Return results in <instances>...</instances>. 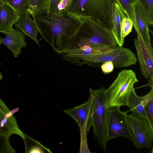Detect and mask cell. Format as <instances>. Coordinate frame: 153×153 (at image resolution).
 Segmentation results:
<instances>
[{
	"instance_id": "1",
	"label": "cell",
	"mask_w": 153,
	"mask_h": 153,
	"mask_svg": "<svg viewBox=\"0 0 153 153\" xmlns=\"http://www.w3.org/2000/svg\"><path fill=\"white\" fill-rule=\"evenodd\" d=\"M42 37L60 54L68 50L70 39L81 20L65 12L56 14L46 10L32 16Z\"/></svg>"
},
{
	"instance_id": "2",
	"label": "cell",
	"mask_w": 153,
	"mask_h": 153,
	"mask_svg": "<svg viewBox=\"0 0 153 153\" xmlns=\"http://www.w3.org/2000/svg\"><path fill=\"white\" fill-rule=\"evenodd\" d=\"M81 20L71 38L69 49L86 45L108 48L117 46L111 30L91 17H84Z\"/></svg>"
},
{
	"instance_id": "3",
	"label": "cell",
	"mask_w": 153,
	"mask_h": 153,
	"mask_svg": "<svg viewBox=\"0 0 153 153\" xmlns=\"http://www.w3.org/2000/svg\"><path fill=\"white\" fill-rule=\"evenodd\" d=\"M106 89L102 87L97 90L89 89L91 105L89 120L90 127L92 128L95 140L105 152L107 140L108 110L109 107Z\"/></svg>"
},
{
	"instance_id": "4",
	"label": "cell",
	"mask_w": 153,
	"mask_h": 153,
	"mask_svg": "<svg viewBox=\"0 0 153 153\" xmlns=\"http://www.w3.org/2000/svg\"><path fill=\"white\" fill-rule=\"evenodd\" d=\"M114 2V0H70L64 11L81 19L91 17L111 30Z\"/></svg>"
},
{
	"instance_id": "5",
	"label": "cell",
	"mask_w": 153,
	"mask_h": 153,
	"mask_svg": "<svg viewBox=\"0 0 153 153\" xmlns=\"http://www.w3.org/2000/svg\"><path fill=\"white\" fill-rule=\"evenodd\" d=\"M138 82L133 70L124 69L120 71L106 90L109 106H126L134 85Z\"/></svg>"
},
{
	"instance_id": "6",
	"label": "cell",
	"mask_w": 153,
	"mask_h": 153,
	"mask_svg": "<svg viewBox=\"0 0 153 153\" xmlns=\"http://www.w3.org/2000/svg\"><path fill=\"white\" fill-rule=\"evenodd\" d=\"M135 55L129 49L117 46L112 51L105 53L87 58L81 63L93 67H100L103 62H112L115 68L129 67L136 64Z\"/></svg>"
},
{
	"instance_id": "7",
	"label": "cell",
	"mask_w": 153,
	"mask_h": 153,
	"mask_svg": "<svg viewBox=\"0 0 153 153\" xmlns=\"http://www.w3.org/2000/svg\"><path fill=\"white\" fill-rule=\"evenodd\" d=\"M119 106H109L108 110L107 140L122 137L134 144L133 134L129 127L126 112L120 110Z\"/></svg>"
},
{
	"instance_id": "8",
	"label": "cell",
	"mask_w": 153,
	"mask_h": 153,
	"mask_svg": "<svg viewBox=\"0 0 153 153\" xmlns=\"http://www.w3.org/2000/svg\"><path fill=\"white\" fill-rule=\"evenodd\" d=\"M127 117L136 147L138 149L150 148L153 140V127L148 121L145 118L137 117L132 114H127Z\"/></svg>"
},
{
	"instance_id": "9",
	"label": "cell",
	"mask_w": 153,
	"mask_h": 153,
	"mask_svg": "<svg viewBox=\"0 0 153 153\" xmlns=\"http://www.w3.org/2000/svg\"><path fill=\"white\" fill-rule=\"evenodd\" d=\"M141 74L147 79H153V48L148 45L139 33L134 39Z\"/></svg>"
},
{
	"instance_id": "10",
	"label": "cell",
	"mask_w": 153,
	"mask_h": 153,
	"mask_svg": "<svg viewBox=\"0 0 153 153\" xmlns=\"http://www.w3.org/2000/svg\"><path fill=\"white\" fill-rule=\"evenodd\" d=\"M115 47L86 45L76 48L69 49L60 54L64 60L75 65L80 66L81 62L85 59L108 53L114 50Z\"/></svg>"
},
{
	"instance_id": "11",
	"label": "cell",
	"mask_w": 153,
	"mask_h": 153,
	"mask_svg": "<svg viewBox=\"0 0 153 153\" xmlns=\"http://www.w3.org/2000/svg\"><path fill=\"white\" fill-rule=\"evenodd\" d=\"M13 134L24 137L13 113L0 98V136L10 137Z\"/></svg>"
},
{
	"instance_id": "12",
	"label": "cell",
	"mask_w": 153,
	"mask_h": 153,
	"mask_svg": "<svg viewBox=\"0 0 153 153\" xmlns=\"http://www.w3.org/2000/svg\"><path fill=\"white\" fill-rule=\"evenodd\" d=\"M91 105V99L89 96L85 102L73 108L63 110L64 112L70 116L76 121L80 131L86 130L88 132L91 127L89 120Z\"/></svg>"
},
{
	"instance_id": "13",
	"label": "cell",
	"mask_w": 153,
	"mask_h": 153,
	"mask_svg": "<svg viewBox=\"0 0 153 153\" xmlns=\"http://www.w3.org/2000/svg\"><path fill=\"white\" fill-rule=\"evenodd\" d=\"M5 36L2 38L1 44L6 46L15 57H18L27 44L25 41V35L18 29L4 33Z\"/></svg>"
},
{
	"instance_id": "14",
	"label": "cell",
	"mask_w": 153,
	"mask_h": 153,
	"mask_svg": "<svg viewBox=\"0 0 153 153\" xmlns=\"http://www.w3.org/2000/svg\"><path fill=\"white\" fill-rule=\"evenodd\" d=\"M20 17L11 7L0 0V32L4 33L11 31Z\"/></svg>"
},
{
	"instance_id": "15",
	"label": "cell",
	"mask_w": 153,
	"mask_h": 153,
	"mask_svg": "<svg viewBox=\"0 0 153 153\" xmlns=\"http://www.w3.org/2000/svg\"><path fill=\"white\" fill-rule=\"evenodd\" d=\"M126 17L123 10L118 4L114 2L112 8V23L111 31L117 45L123 46L124 41L121 30V24L123 19Z\"/></svg>"
},
{
	"instance_id": "16",
	"label": "cell",
	"mask_w": 153,
	"mask_h": 153,
	"mask_svg": "<svg viewBox=\"0 0 153 153\" xmlns=\"http://www.w3.org/2000/svg\"><path fill=\"white\" fill-rule=\"evenodd\" d=\"M30 15L28 12L21 15L19 21L14 24V26L39 46L40 44L37 37L39 31L34 20L31 19Z\"/></svg>"
},
{
	"instance_id": "17",
	"label": "cell",
	"mask_w": 153,
	"mask_h": 153,
	"mask_svg": "<svg viewBox=\"0 0 153 153\" xmlns=\"http://www.w3.org/2000/svg\"><path fill=\"white\" fill-rule=\"evenodd\" d=\"M126 106L129 108L134 115L139 118H145L148 121L144 107L142 103L141 97L137 95L134 88L131 93Z\"/></svg>"
},
{
	"instance_id": "18",
	"label": "cell",
	"mask_w": 153,
	"mask_h": 153,
	"mask_svg": "<svg viewBox=\"0 0 153 153\" xmlns=\"http://www.w3.org/2000/svg\"><path fill=\"white\" fill-rule=\"evenodd\" d=\"M135 12L138 31L142 36L145 43L148 45H151L149 33V26L142 15L137 2L135 5Z\"/></svg>"
},
{
	"instance_id": "19",
	"label": "cell",
	"mask_w": 153,
	"mask_h": 153,
	"mask_svg": "<svg viewBox=\"0 0 153 153\" xmlns=\"http://www.w3.org/2000/svg\"><path fill=\"white\" fill-rule=\"evenodd\" d=\"M133 23L137 32L138 28L135 16V5L137 0H114Z\"/></svg>"
},
{
	"instance_id": "20",
	"label": "cell",
	"mask_w": 153,
	"mask_h": 153,
	"mask_svg": "<svg viewBox=\"0 0 153 153\" xmlns=\"http://www.w3.org/2000/svg\"><path fill=\"white\" fill-rule=\"evenodd\" d=\"M140 10L149 26L153 25V0H137Z\"/></svg>"
},
{
	"instance_id": "21",
	"label": "cell",
	"mask_w": 153,
	"mask_h": 153,
	"mask_svg": "<svg viewBox=\"0 0 153 153\" xmlns=\"http://www.w3.org/2000/svg\"><path fill=\"white\" fill-rule=\"evenodd\" d=\"M23 139L25 146L26 153L44 152V150L51 153L47 149L39 142L23 132Z\"/></svg>"
},
{
	"instance_id": "22",
	"label": "cell",
	"mask_w": 153,
	"mask_h": 153,
	"mask_svg": "<svg viewBox=\"0 0 153 153\" xmlns=\"http://www.w3.org/2000/svg\"><path fill=\"white\" fill-rule=\"evenodd\" d=\"M11 7L20 16L28 12L29 0H1Z\"/></svg>"
},
{
	"instance_id": "23",
	"label": "cell",
	"mask_w": 153,
	"mask_h": 153,
	"mask_svg": "<svg viewBox=\"0 0 153 153\" xmlns=\"http://www.w3.org/2000/svg\"><path fill=\"white\" fill-rule=\"evenodd\" d=\"M48 0H29L28 13L32 16L47 10Z\"/></svg>"
},
{
	"instance_id": "24",
	"label": "cell",
	"mask_w": 153,
	"mask_h": 153,
	"mask_svg": "<svg viewBox=\"0 0 153 153\" xmlns=\"http://www.w3.org/2000/svg\"><path fill=\"white\" fill-rule=\"evenodd\" d=\"M10 137L0 136V153H15V149L11 146L10 141Z\"/></svg>"
},
{
	"instance_id": "25",
	"label": "cell",
	"mask_w": 153,
	"mask_h": 153,
	"mask_svg": "<svg viewBox=\"0 0 153 153\" xmlns=\"http://www.w3.org/2000/svg\"><path fill=\"white\" fill-rule=\"evenodd\" d=\"M133 26L132 22L128 17L126 16L123 19L121 24V30L124 38L131 32Z\"/></svg>"
},
{
	"instance_id": "26",
	"label": "cell",
	"mask_w": 153,
	"mask_h": 153,
	"mask_svg": "<svg viewBox=\"0 0 153 153\" xmlns=\"http://www.w3.org/2000/svg\"><path fill=\"white\" fill-rule=\"evenodd\" d=\"M80 147L79 153H90L87 144V132L85 131H80Z\"/></svg>"
},
{
	"instance_id": "27",
	"label": "cell",
	"mask_w": 153,
	"mask_h": 153,
	"mask_svg": "<svg viewBox=\"0 0 153 153\" xmlns=\"http://www.w3.org/2000/svg\"><path fill=\"white\" fill-rule=\"evenodd\" d=\"M62 0H48L46 10L47 11L56 14H61L64 12L60 10L58 6Z\"/></svg>"
},
{
	"instance_id": "28",
	"label": "cell",
	"mask_w": 153,
	"mask_h": 153,
	"mask_svg": "<svg viewBox=\"0 0 153 153\" xmlns=\"http://www.w3.org/2000/svg\"><path fill=\"white\" fill-rule=\"evenodd\" d=\"M144 107L148 121L152 127H153V99L146 104Z\"/></svg>"
},
{
	"instance_id": "29",
	"label": "cell",
	"mask_w": 153,
	"mask_h": 153,
	"mask_svg": "<svg viewBox=\"0 0 153 153\" xmlns=\"http://www.w3.org/2000/svg\"><path fill=\"white\" fill-rule=\"evenodd\" d=\"M100 67L102 72L104 74H108L113 71L114 68L112 62L108 61L103 63Z\"/></svg>"
},
{
	"instance_id": "30",
	"label": "cell",
	"mask_w": 153,
	"mask_h": 153,
	"mask_svg": "<svg viewBox=\"0 0 153 153\" xmlns=\"http://www.w3.org/2000/svg\"><path fill=\"white\" fill-rule=\"evenodd\" d=\"M70 0H62L58 6V8L60 10L63 11L68 4Z\"/></svg>"
},
{
	"instance_id": "31",
	"label": "cell",
	"mask_w": 153,
	"mask_h": 153,
	"mask_svg": "<svg viewBox=\"0 0 153 153\" xmlns=\"http://www.w3.org/2000/svg\"><path fill=\"white\" fill-rule=\"evenodd\" d=\"M3 79V76L1 73L0 72V81Z\"/></svg>"
},
{
	"instance_id": "32",
	"label": "cell",
	"mask_w": 153,
	"mask_h": 153,
	"mask_svg": "<svg viewBox=\"0 0 153 153\" xmlns=\"http://www.w3.org/2000/svg\"><path fill=\"white\" fill-rule=\"evenodd\" d=\"M1 40H2V38H1V37L0 36V45L1 44Z\"/></svg>"
}]
</instances>
